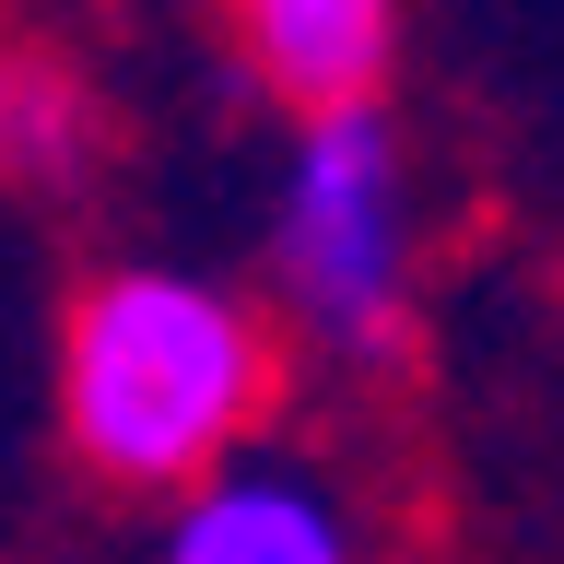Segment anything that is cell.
<instances>
[{
  "label": "cell",
  "instance_id": "obj_1",
  "mask_svg": "<svg viewBox=\"0 0 564 564\" xmlns=\"http://www.w3.org/2000/svg\"><path fill=\"white\" fill-rule=\"evenodd\" d=\"M282 400V329L236 282L118 259L59 317V435L106 494H188Z\"/></svg>",
  "mask_w": 564,
  "mask_h": 564
},
{
  "label": "cell",
  "instance_id": "obj_2",
  "mask_svg": "<svg viewBox=\"0 0 564 564\" xmlns=\"http://www.w3.org/2000/svg\"><path fill=\"white\" fill-rule=\"evenodd\" d=\"M271 294L329 365L352 377L400 365L423 294V212H412V141L388 106L294 118L271 176Z\"/></svg>",
  "mask_w": 564,
  "mask_h": 564
},
{
  "label": "cell",
  "instance_id": "obj_3",
  "mask_svg": "<svg viewBox=\"0 0 564 564\" xmlns=\"http://www.w3.org/2000/svg\"><path fill=\"white\" fill-rule=\"evenodd\" d=\"M153 564H365V518L306 458H224L165 506Z\"/></svg>",
  "mask_w": 564,
  "mask_h": 564
},
{
  "label": "cell",
  "instance_id": "obj_4",
  "mask_svg": "<svg viewBox=\"0 0 564 564\" xmlns=\"http://www.w3.org/2000/svg\"><path fill=\"white\" fill-rule=\"evenodd\" d=\"M224 35L259 95L317 118V106H377L400 59V0H224Z\"/></svg>",
  "mask_w": 564,
  "mask_h": 564
},
{
  "label": "cell",
  "instance_id": "obj_5",
  "mask_svg": "<svg viewBox=\"0 0 564 564\" xmlns=\"http://www.w3.org/2000/svg\"><path fill=\"white\" fill-rule=\"evenodd\" d=\"M95 141L106 118L59 47H0V188H70Z\"/></svg>",
  "mask_w": 564,
  "mask_h": 564
}]
</instances>
